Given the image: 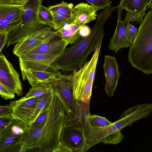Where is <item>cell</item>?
Returning <instances> with one entry per match:
<instances>
[{
  "mask_svg": "<svg viewBox=\"0 0 152 152\" xmlns=\"http://www.w3.org/2000/svg\"><path fill=\"white\" fill-rule=\"evenodd\" d=\"M53 15V28L56 30L66 23L73 22V16L55 12H52Z\"/></svg>",
  "mask_w": 152,
  "mask_h": 152,
  "instance_id": "d4e9b609",
  "label": "cell"
},
{
  "mask_svg": "<svg viewBox=\"0 0 152 152\" xmlns=\"http://www.w3.org/2000/svg\"><path fill=\"white\" fill-rule=\"evenodd\" d=\"M38 97L24 99L23 97L11 102L9 105L13 119L19 120L29 126L34 121L36 106Z\"/></svg>",
  "mask_w": 152,
  "mask_h": 152,
  "instance_id": "8fae6325",
  "label": "cell"
},
{
  "mask_svg": "<svg viewBox=\"0 0 152 152\" xmlns=\"http://www.w3.org/2000/svg\"><path fill=\"white\" fill-rule=\"evenodd\" d=\"M29 130V126L19 120L13 119L7 128L0 133V137H23Z\"/></svg>",
  "mask_w": 152,
  "mask_h": 152,
  "instance_id": "44dd1931",
  "label": "cell"
},
{
  "mask_svg": "<svg viewBox=\"0 0 152 152\" xmlns=\"http://www.w3.org/2000/svg\"><path fill=\"white\" fill-rule=\"evenodd\" d=\"M20 69L23 80H27L31 87L50 82L56 78L57 71L52 72L30 69Z\"/></svg>",
  "mask_w": 152,
  "mask_h": 152,
  "instance_id": "ac0fdd59",
  "label": "cell"
},
{
  "mask_svg": "<svg viewBox=\"0 0 152 152\" xmlns=\"http://www.w3.org/2000/svg\"><path fill=\"white\" fill-rule=\"evenodd\" d=\"M49 83L54 93L63 104L68 115L76 117L78 112L79 102L74 96L72 74L63 75L57 70L56 78Z\"/></svg>",
  "mask_w": 152,
  "mask_h": 152,
  "instance_id": "8992f818",
  "label": "cell"
},
{
  "mask_svg": "<svg viewBox=\"0 0 152 152\" xmlns=\"http://www.w3.org/2000/svg\"><path fill=\"white\" fill-rule=\"evenodd\" d=\"M48 7L51 12L73 16V4H68L63 1L60 3Z\"/></svg>",
  "mask_w": 152,
  "mask_h": 152,
  "instance_id": "484cf974",
  "label": "cell"
},
{
  "mask_svg": "<svg viewBox=\"0 0 152 152\" xmlns=\"http://www.w3.org/2000/svg\"><path fill=\"white\" fill-rule=\"evenodd\" d=\"M137 33V28L129 23L126 30L125 35L126 39L130 46L134 41Z\"/></svg>",
  "mask_w": 152,
  "mask_h": 152,
  "instance_id": "f1b7e54d",
  "label": "cell"
},
{
  "mask_svg": "<svg viewBox=\"0 0 152 152\" xmlns=\"http://www.w3.org/2000/svg\"><path fill=\"white\" fill-rule=\"evenodd\" d=\"M123 1V0H121L120 4L117 6L118 19L120 20H121V14L123 10L122 4Z\"/></svg>",
  "mask_w": 152,
  "mask_h": 152,
  "instance_id": "d590c367",
  "label": "cell"
},
{
  "mask_svg": "<svg viewBox=\"0 0 152 152\" xmlns=\"http://www.w3.org/2000/svg\"><path fill=\"white\" fill-rule=\"evenodd\" d=\"M57 57L41 54L21 55L18 57L19 64L20 69L46 71L51 68V64Z\"/></svg>",
  "mask_w": 152,
  "mask_h": 152,
  "instance_id": "7c38bea8",
  "label": "cell"
},
{
  "mask_svg": "<svg viewBox=\"0 0 152 152\" xmlns=\"http://www.w3.org/2000/svg\"><path fill=\"white\" fill-rule=\"evenodd\" d=\"M49 107L50 106L42 111L34 121L29 126V130H34L38 128L44 123L48 114Z\"/></svg>",
  "mask_w": 152,
  "mask_h": 152,
  "instance_id": "4316f807",
  "label": "cell"
},
{
  "mask_svg": "<svg viewBox=\"0 0 152 152\" xmlns=\"http://www.w3.org/2000/svg\"><path fill=\"white\" fill-rule=\"evenodd\" d=\"M9 37V34L6 32H0V53H2V50L7 45Z\"/></svg>",
  "mask_w": 152,
  "mask_h": 152,
  "instance_id": "1f68e13d",
  "label": "cell"
},
{
  "mask_svg": "<svg viewBox=\"0 0 152 152\" xmlns=\"http://www.w3.org/2000/svg\"><path fill=\"white\" fill-rule=\"evenodd\" d=\"M0 83L17 96L22 95L23 88L20 75L2 53H0Z\"/></svg>",
  "mask_w": 152,
  "mask_h": 152,
  "instance_id": "30bf717a",
  "label": "cell"
},
{
  "mask_svg": "<svg viewBox=\"0 0 152 152\" xmlns=\"http://www.w3.org/2000/svg\"><path fill=\"white\" fill-rule=\"evenodd\" d=\"M104 35L101 36L91 60L80 69L73 71L74 96L78 102L90 101L96 74V65Z\"/></svg>",
  "mask_w": 152,
  "mask_h": 152,
  "instance_id": "277c9868",
  "label": "cell"
},
{
  "mask_svg": "<svg viewBox=\"0 0 152 152\" xmlns=\"http://www.w3.org/2000/svg\"><path fill=\"white\" fill-rule=\"evenodd\" d=\"M58 37L56 31L53 30L52 28L44 26L16 43L13 53L19 57L43 43Z\"/></svg>",
  "mask_w": 152,
  "mask_h": 152,
  "instance_id": "ba28073f",
  "label": "cell"
},
{
  "mask_svg": "<svg viewBox=\"0 0 152 152\" xmlns=\"http://www.w3.org/2000/svg\"><path fill=\"white\" fill-rule=\"evenodd\" d=\"M103 68L105 78L104 90L107 95L112 97L121 74L116 58L110 55L104 56Z\"/></svg>",
  "mask_w": 152,
  "mask_h": 152,
  "instance_id": "4fadbf2b",
  "label": "cell"
},
{
  "mask_svg": "<svg viewBox=\"0 0 152 152\" xmlns=\"http://www.w3.org/2000/svg\"><path fill=\"white\" fill-rule=\"evenodd\" d=\"M12 119L11 115L0 116V133L7 128Z\"/></svg>",
  "mask_w": 152,
  "mask_h": 152,
  "instance_id": "4dcf8cb0",
  "label": "cell"
},
{
  "mask_svg": "<svg viewBox=\"0 0 152 152\" xmlns=\"http://www.w3.org/2000/svg\"><path fill=\"white\" fill-rule=\"evenodd\" d=\"M12 109L9 105L0 106V116L11 115Z\"/></svg>",
  "mask_w": 152,
  "mask_h": 152,
  "instance_id": "836d02e7",
  "label": "cell"
},
{
  "mask_svg": "<svg viewBox=\"0 0 152 152\" xmlns=\"http://www.w3.org/2000/svg\"><path fill=\"white\" fill-rule=\"evenodd\" d=\"M24 12L23 4L0 5V32L9 34L21 24Z\"/></svg>",
  "mask_w": 152,
  "mask_h": 152,
  "instance_id": "9c48e42d",
  "label": "cell"
},
{
  "mask_svg": "<svg viewBox=\"0 0 152 152\" xmlns=\"http://www.w3.org/2000/svg\"><path fill=\"white\" fill-rule=\"evenodd\" d=\"M91 29L89 27L85 25L80 28V31L81 37H85L88 36L90 33Z\"/></svg>",
  "mask_w": 152,
  "mask_h": 152,
  "instance_id": "e575fe53",
  "label": "cell"
},
{
  "mask_svg": "<svg viewBox=\"0 0 152 152\" xmlns=\"http://www.w3.org/2000/svg\"><path fill=\"white\" fill-rule=\"evenodd\" d=\"M68 44L66 41L58 37L43 43L22 55L41 54L58 57L63 52Z\"/></svg>",
  "mask_w": 152,
  "mask_h": 152,
  "instance_id": "2e32d148",
  "label": "cell"
},
{
  "mask_svg": "<svg viewBox=\"0 0 152 152\" xmlns=\"http://www.w3.org/2000/svg\"><path fill=\"white\" fill-rule=\"evenodd\" d=\"M60 140L72 152H85L86 141L83 128L67 115L61 132Z\"/></svg>",
  "mask_w": 152,
  "mask_h": 152,
  "instance_id": "52a82bcc",
  "label": "cell"
},
{
  "mask_svg": "<svg viewBox=\"0 0 152 152\" xmlns=\"http://www.w3.org/2000/svg\"><path fill=\"white\" fill-rule=\"evenodd\" d=\"M149 0H123V10L127 12L126 15L132 22H142L147 10Z\"/></svg>",
  "mask_w": 152,
  "mask_h": 152,
  "instance_id": "e0dca14e",
  "label": "cell"
},
{
  "mask_svg": "<svg viewBox=\"0 0 152 152\" xmlns=\"http://www.w3.org/2000/svg\"><path fill=\"white\" fill-rule=\"evenodd\" d=\"M67 115L63 104L54 93L44 123L35 129H29L24 135L23 152H54L61 143V134Z\"/></svg>",
  "mask_w": 152,
  "mask_h": 152,
  "instance_id": "6da1fadb",
  "label": "cell"
},
{
  "mask_svg": "<svg viewBox=\"0 0 152 152\" xmlns=\"http://www.w3.org/2000/svg\"><path fill=\"white\" fill-rule=\"evenodd\" d=\"M131 21L129 18L126 16L124 20L118 19L115 33L110 40L108 49L117 53L123 48H129L130 46L126 37V31L129 23Z\"/></svg>",
  "mask_w": 152,
  "mask_h": 152,
  "instance_id": "9a60e30c",
  "label": "cell"
},
{
  "mask_svg": "<svg viewBox=\"0 0 152 152\" xmlns=\"http://www.w3.org/2000/svg\"><path fill=\"white\" fill-rule=\"evenodd\" d=\"M15 93L3 84L0 83V94L5 100L12 99L15 97Z\"/></svg>",
  "mask_w": 152,
  "mask_h": 152,
  "instance_id": "f546056e",
  "label": "cell"
},
{
  "mask_svg": "<svg viewBox=\"0 0 152 152\" xmlns=\"http://www.w3.org/2000/svg\"><path fill=\"white\" fill-rule=\"evenodd\" d=\"M27 0H26V1H27Z\"/></svg>",
  "mask_w": 152,
  "mask_h": 152,
  "instance_id": "74e56055",
  "label": "cell"
},
{
  "mask_svg": "<svg viewBox=\"0 0 152 152\" xmlns=\"http://www.w3.org/2000/svg\"><path fill=\"white\" fill-rule=\"evenodd\" d=\"M152 112V103L136 105L123 111L118 120L123 129L135 121L150 115Z\"/></svg>",
  "mask_w": 152,
  "mask_h": 152,
  "instance_id": "5bb4252c",
  "label": "cell"
},
{
  "mask_svg": "<svg viewBox=\"0 0 152 152\" xmlns=\"http://www.w3.org/2000/svg\"><path fill=\"white\" fill-rule=\"evenodd\" d=\"M117 8V6L110 7L103 10L98 16L89 35L81 37L72 46L66 48L52 62L51 67L68 72L81 68L87 62L90 53L95 51L107 20Z\"/></svg>",
  "mask_w": 152,
  "mask_h": 152,
  "instance_id": "7a4b0ae2",
  "label": "cell"
},
{
  "mask_svg": "<svg viewBox=\"0 0 152 152\" xmlns=\"http://www.w3.org/2000/svg\"><path fill=\"white\" fill-rule=\"evenodd\" d=\"M53 91L49 83H44L31 87L28 93L23 97L24 99L37 98Z\"/></svg>",
  "mask_w": 152,
  "mask_h": 152,
  "instance_id": "7402d4cb",
  "label": "cell"
},
{
  "mask_svg": "<svg viewBox=\"0 0 152 152\" xmlns=\"http://www.w3.org/2000/svg\"><path fill=\"white\" fill-rule=\"evenodd\" d=\"M42 0H27L23 4L24 12L21 25L9 34L8 48L44 27L38 22L37 14Z\"/></svg>",
  "mask_w": 152,
  "mask_h": 152,
  "instance_id": "5b68a950",
  "label": "cell"
},
{
  "mask_svg": "<svg viewBox=\"0 0 152 152\" xmlns=\"http://www.w3.org/2000/svg\"><path fill=\"white\" fill-rule=\"evenodd\" d=\"M98 10H105L111 7L112 2L110 0H86Z\"/></svg>",
  "mask_w": 152,
  "mask_h": 152,
  "instance_id": "83f0119b",
  "label": "cell"
},
{
  "mask_svg": "<svg viewBox=\"0 0 152 152\" xmlns=\"http://www.w3.org/2000/svg\"><path fill=\"white\" fill-rule=\"evenodd\" d=\"M148 6L152 10V0H149Z\"/></svg>",
  "mask_w": 152,
  "mask_h": 152,
  "instance_id": "8d00e7d4",
  "label": "cell"
},
{
  "mask_svg": "<svg viewBox=\"0 0 152 152\" xmlns=\"http://www.w3.org/2000/svg\"><path fill=\"white\" fill-rule=\"evenodd\" d=\"M97 11V9L91 5L84 2L80 3L73 8V22L82 27L96 19Z\"/></svg>",
  "mask_w": 152,
  "mask_h": 152,
  "instance_id": "d6986e66",
  "label": "cell"
},
{
  "mask_svg": "<svg viewBox=\"0 0 152 152\" xmlns=\"http://www.w3.org/2000/svg\"><path fill=\"white\" fill-rule=\"evenodd\" d=\"M81 27L73 22L65 24L56 32L59 38L66 41L69 44H74L81 37L80 30Z\"/></svg>",
  "mask_w": 152,
  "mask_h": 152,
  "instance_id": "ffe728a7",
  "label": "cell"
},
{
  "mask_svg": "<svg viewBox=\"0 0 152 152\" xmlns=\"http://www.w3.org/2000/svg\"><path fill=\"white\" fill-rule=\"evenodd\" d=\"M26 0H0V5H20L23 4Z\"/></svg>",
  "mask_w": 152,
  "mask_h": 152,
  "instance_id": "d6a6232c",
  "label": "cell"
},
{
  "mask_svg": "<svg viewBox=\"0 0 152 152\" xmlns=\"http://www.w3.org/2000/svg\"><path fill=\"white\" fill-rule=\"evenodd\" d=\"M136 38L130 47L128 61L143 73L152 74V10L141 22Z\"/></svg>",
  "mask_w": 152,
  "mask_h": 152,
  "instance_id": "3957f363",
  "label": "cell"
},
{
  "mask_svg": "<svg viewBox=\"0 0 152 152\" xmlns=\"http://www.w3.org/2000/svg\"><path fill=\"white\" fill-rule=\"evenodd\" d=\"M54 95L53 91L38 97L35 110L34 121L44 109L50 106Z\"/></svg>",
  "mask_w": 152,
  "mask_h": 152,
  "instance_id": "603a6c76",
  "label": "cell"
},
{
  "mask_svg": "<svg viewBox=\"0 0 152 152\" xmlns=\"http://www.w3.org/2000/svg\"><path fill=\"white\" fill-rule=\"evenodd\" d=\"M38 23L43 25H47L53 28V15L48 7L42 4L37 14Z\"/></svg>",
  "mask_w": 152,
  "mask_h": 152,
  "instance_id": "cb8c5ba5",
  "label": "cell"
}]
</instances>
